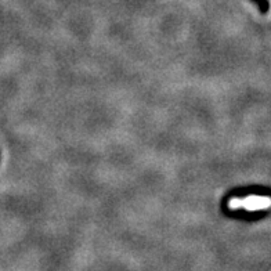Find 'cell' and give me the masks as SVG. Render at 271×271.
Listing matches in <instances>:
<instances>
[{"label":"cell","instance_id":"1","mask_svg":"<svg viewBox=\"0 0 271 271\" xmlns=\"http://www.w3.org/2000/svg\"><path fill=\"white\" fill-rule=\"evenodd\" d=\"M270 206L268 197H259V195H250L245 198L233 199L230 202V208L233 209H246V210H262Z\"/></svg>","mask_w":271,"mask_h":271},{"label":"cell","instance_id":"2","mask_svg":"<svg viewBox=\"0 0 271 271\" xmlns=\"http://www.w3.org/2000/svg\"><path fill=\"white\" fill-rule=\"evenodd\" d=\"M256 5L259 6V9H262L263 11H267V9H268V2L267 0H253Z\"/></svg>","mask_w":271,"mask_h":271}]
</instances>
